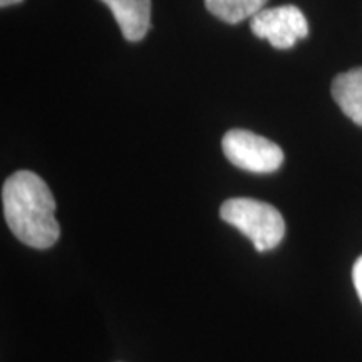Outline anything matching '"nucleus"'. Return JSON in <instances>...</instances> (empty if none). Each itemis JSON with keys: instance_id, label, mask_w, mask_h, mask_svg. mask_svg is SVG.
<instances>
[{"instance_id": "3", "label": "nucleus", "mask_w": 362, "mask_h": 362, "mask_svg": "<svg viewBox=\"0 0 362 362\" xmlns=\"http://www.w3.org/2000/svg\"><path fill=\"white\" fill-rule=\"evenodd\" d=\"M221 148L226 160L250 173H274L284 163L279 144L247 129H230L221 139Z\"/></svg>"}, {"instance_id": "5", "label": "nucleus", "mask_w": 362, "mask_h": 362, "mask_svg": "<svg viewBox=\"0 0 362 362\" xmlns=\"http://www.w3.org/2000/svg\"><path fill=\"white\" fill-rule=\"evenodd\" d=\"M111 8L126 40L138 42L151 25V0H101Z\"/></svg>"}, {"instance_id": "4", "label": "nucleus", "mask_w": 362, "mask_h": 362, "mask_svg": "<svg viewBox=\"0 0 362 362\" xmlns=\"http://www.w3.org/2000/svg\"><path fill=\"white\" fill-rule=\"evenodd\" d=\"M250 27L257 37L267 39L275 49H291L309 34L305 16L296 6L262 8L250 19Z\"/></svg>"}, {"instance_id": "1", "label": "nucleus", "mask_w": 362, "mask_h": 362, "mask_svg": "<svg viewBox=\"0 0 362 362\" xmlns=\"http://www.w3.org/2000/svg\"><path fill=\"white\" fill-rule=\"evenodd\" d=\"M2 205L8 228L25 245L45 250L57 242L56 200L42 178L33 171H17L2 188Z\"/></svg>"}, {"instance_id": "9", "label": "nucleus", "mask_w": 362, "mask_h": 362, "mask_svg": "<svg viewBox=\"0 0 362 362\" xmlns=\"http://www.w3.org/2000/svg\"><path fill=\"white\" fill-rule=\"evenodd\" d=\"M22 0H0V6L2 7H8V6H16V4H21Z\"/></svg>"}, {"instance_id": "2", "label": "nucleus", "mask_w": 362, "mask_h": 362, "mask_svg": "<svg viewBox=\"0 0 362 362\" xmlns=\"http://www.w3.org/2000/svg\"><path fill=\"white\" fill-rule=\"evenodd\" d=\"M221 220L240 230L259 252L272 250L282 242L285 221L277 208L253 198H232L220 208Z\"/></svg>"}, {"instance_id": "7", "label": "nucleus", "mask_w": 362, "mask_h": 362, "mask_svg": "<svg viewBox=\"0 0 362 362\" xmlns=\"http://www.w3.org/2000/svg\"><path fill=\"white\" fill-rule=\"evenodd\" d=\"M267 4V0H205V6L216 19L226 24L252 19Z\"/></svg>"}, {"instance_id": "6", "label": "nucleus", "mask_w": 362, "mask_h": 362, "mask_svg": "<svg viewBox=\"0 0 362 362\" xmlns=\"http://www.w3.org/2000/svg\"><path fill=\"white\" fill-rule=\"evenodd\" d=\"M332 98L344 115L362 126V67L342 72L334 79Z\"/></svg>"}, {"instance_id": "8", "label": "nucleus", "mask_w": 362, "mask_h": 362, "mask_svg": "<svg viewBox=\"0 0 362 362\" xmlns=\"http://www.w3.org/2000/svg\"><path fill=\"white\" fill-rule=\"evenodd\" d=\"M352 280H354L356 291L359 293V298L362 302V257L357 259L354 264V269H352Z\"/></svg>"}]
</instances>
